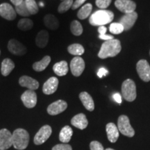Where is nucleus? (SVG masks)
Instances as JSON below:
<instances>
[{
	"instance_id": "obj_1",
	"label": "nucleus",
	"mask_w": 150,
	"mask_h": 150,
	"mask_svg": "<svg viewBox=\"0 0 150 150\" xmlns=\"http://www.w3.org/2000/svg\"><path fill=\"white\" fill-rule=\"evenodd\" d=\"M121 50V43L119 40L112 39L106 40L102 45L98 53V56L102 59L108 57H114L120 52Z\"/></svg>"
},
{
	"instance_id": "obj_2",
	"label": "nucleus",
	"mask_w": 150,
	"mask_h": 150,
	"mask_svg": "<svg viewBox=\"0 0 150 150\" xmlns=\"http://www.w3.org/2000/svg\"><path fill=\"white\" fill-rule=\"evenodd\" d=\"M114 18V14L111 11L108 10H99L95 11L89 18V22L91 25L104 26L112 21Z\"/></svg>"
},
{
	"instance_id": "obj_3",
	"label": "nucleus",
	"mask_w": 150,
	"mask_h": 150,
	"mask_svg": "<svg viewBox=\"0 0 150 150\" xmlns=\"http://www.w3.org/2000/svg\"><path fill=\"white\" fill-rule=\"evenodd\" d=\"M13 146L18 150L25 149L29 142V134L24 129H17L12 134Z\"/></svg>"
},
{
	"instance_id": "obj_4",
	"label": "nucleus",
	"mask_w": 150,
	"mask_h": 150,
	"mask_svg": "<svg viewBox=\"0 0 150 150\" xmlns=\"http://www.w3.org/2000/svg\"><path fill=\"white\" fill-rule=\"evenodd\" d=\"M122 97L127 102H133L136 98V86L133 80H125L122 85Z\"/></svg>"
},
{
	"instance_id": "obj_5",
	"label": "nucleus",
	"mask_w": 150,
	"mask_h": 150,
	"mask_svg": "<svg viewBox=\"0 0 150 150\" xmlns=\"http://www.w3.org/2000/svg\"><path fill=\"white\" fill-rule=\"evenodd\" d=\"M117 128L120 133L124 136L131 138L135 135L134 129L131 127L129 117L127 115H122L120 116L117 121Z\"/></svg>"
},
{
	"instance_id": "obj_6",
	"label": "nucleus",
	"mask_w": 150,
	"mask_h": 150,
	"mask_svg": "<svg viewBox=\"0 0 150 150\" xmlns=\"http://www.w3.org/2000/svg\"><path fill=\"white\" fill-rule=\"evenodd\" d=\"M136 70L140 78L145 82L150 81V65L145 59L140 60L137 63Z\"/></svg>"
},
{
	"instance_id": "obj_7",
	"label": "nucleus",
	"mask_w": 150,
	"mask_h": 150,
	"mask_svg": "<svg viewBox=\"0 0 150 150\" xmlns=\"http://www.w3.org/2000/svg\"><path fill=\"white\" fill-rule=\"evenodd\" d=\"M52 127L50 125H44L38 131V133H36L33 142L37 145H42L48 140V138L52 135Z\"/></svg>"
},
{
	"instance_id": "obj_8",
	"label": "nucleus",
	"mask_w": 150,
	"mask_h": 150,
	"mask_svg": "<svg viewBox=\"0 0 150 150\" xmlns=\"http://www.w3.org/2000/svg\"><path fill=\"white\" fill-rule=\"evenodd\" d=\"M70 70L74 76H79L85 69V62L80 56H75L70 62Z\"/></svg>"
},
{
	"instance_id": "obj_9",
	"label": "nucleus",
	"mask_w": 150,
	"mask_h": 150,
	"mask_svg": "<svg viewBox=\"0 0 150 150\" xmlns=\"http://www.w3.org/2000/svg\"><path fill=\"white\" fill-rule=\"evenodd\" d=\"M8 51L16 56H23L27 52V49L22 43L16 39H11L8 43Z\"/></svg>"
},
{
	"instance_id": "obj_10",
	"label": "nucleus",
	"mask_w": 150,
	"mask_h": 150,
	"mask_svg": "<svg viewBox=\"0 0 150 150\" xmlns=\"http://www.w3.org/2000/svg\"><path fill=\"white\" fill-rule=\"evenodd\" d=\"M115 6L118 10L125 14L134 12L136 8V4L131 0H116Z\"/></svg>"
},
{
	"instance_id": "obj_11",
	"label": "nucleus",
	"mask_w": 150,
	"mask_h": 150,
	"mask_svg": "<svg viewBox=\"0 0 150 150\" xmlns=\"http://www.w3.org/2000/svg\"><path fill=\"white\" fill-rule=\"evenodd\" d=\"M21 99L26 107L32 108L37 104V95L34 91L27 90L22 95Z\"/></svg>"
},
{
	"instance_id": "obj_12",
	"label": "nucleus",
	"mask_w": 150,
	"mask_h": 150,
	"mask_svg": "<svg viewBox=\"0 0 150 150\" xmlns=\"http://www.w3.org/2000/svg\"><path fill=\"white\" fill-rule=\"evenodd\" d=\"M16 11L10 4L3 3L0 5V16L7 20H14L16 18Z\"/></svg>"
},
{
	"instance_id": "obj_13",
	"label": "nucleus",
	"mask_w": 150,
	"mask_h": 150,
	"mask_svg": "<svg viewBox=\"0 0 150 150\" xmlns=\"http://www.w3.org/2000/svg\"><path fill=\"white\" fill-rule=\"evenodd\" d=\"M13 145L12 134L6 129L0 130V150H6Z\"/></svg>"
},
{
	"instance_id": "obj_14",
	"label": "nucleus",
	"mask_w": 150,
	"mask_h": 150,
	"mask_svg": "<svg viewBox=\"0 0 150 150\" xmlns=\"http://www.w3.org/2000/svg\"><path fill=\"white\" fill-rule=\"evenodd\" d=\"M67 108V104L65 101L59 100L56 101L49 105L47 107V112L50 115H56L65 111Z\"/></svg>"
},
{
	"instance_id": "obj_15",
	"label": "nucleus",
	"mask_w": 150,
	"mask_h": 150,
	"mask_svg": "<svg viewBox=\"0 0 150 150\" xmlns=\"http://www.w3.org/2000/svg\"><path fill=\"white\" fill-rule=\"evenodd\" d=\"M138 19V13L136 12H132L130 13L125 14L120 19V23L123 26L125 31H128L134 25L135 22Z\"/></svg>"
},
{
	"instance_id": "obj_16",
	"label": "nucleus",
	"mask_w": 150,
	"mask_h": 150,
	"mask_svg": "<svg viewBox=\"0 0 150 150\" xmlns=\"http://www.w3.org/2000/svg\"><path fill=\"white\" fill-rule=\"evenodd\" d=\"M59 86V79L55 76L50 77L43 84L42 92L45 95H52L57 91Z\"/></svg>"
},
{
	"instance_id": "obj_17",
	"label": "nucleus",
	"mask_w": 150,
	"mask_h": 150,
	"mask_svg": "<svg viewBox=\"0 0 150 150\" xmlns=\"http://www.w3.org/2000/svg\"><path fill=\"white\" fill-rule=\"evenodd\" d=\"M19 83L22 87H25L28 90H31V91H35L39 88V83L37 80L26 75L20 78Z\"/></svg>"
},
{
	"instance_id": "obj_18",
	"label": "nucleus",
	"mask_w": 150,
	"mask_h": 150,
	"mask_svg": "<svg viewBox=\"0 0 150 150\" xmlns=\"http://www.w3.org/2000/svg\"><path fill=\"white\" fill-rule=\"evenodd\" d=\"M71 124L73 126L79 129H85L88 125V121L85 114L79 113L74 116L71 120Z\"/></svg>"
},
{
	"instance_id": "obj_19",
	"label": "nucleus",
	"mask_w": 150,
	"mask_h": 150,
	"mask_svg": "<svg viewBox=\"0 0 150 150\" xmlns=\"http://www.w3.org/2000/svg\"><path fill=\"white\" fill-rule=\"evenodd\" d=\"M106 131L107 134L108 139L110 142L114 143L117 141L119 138L120 131L117 126L114 123H108L106 126Z\"/></svg>"
},
{
	"instance_id": "obj_20",
	"label": "nucleus",
	"mask_w": 150,
	"mask_h": 150,
	"mask_svg": "<svg viewBox=\"0 0 150 150\" xmlns=\"http://www.w3.org/2000/svg\"><path fill=\"white\" fill-rule=\"evenodd\" d=\"M50 38L48 31L46 30H41L37 33L35 37V44L40 48H44L47 45Z\"/></svg>"
},
{
	"instance_id": "obj_21",
	"label": "nucleus",
	"mask_w": 150,
	"mask_h": 150,
	"mask_svg": "<svg viewBox=\"0 0 150 150\" xmlns=\"http://www.w3.org/2000/svg\"><path fill=\"white\" fill-rule=\"evenodd\" d=\"M79 99L86 109L93 111L95 109V103L93 98L87 92H82L79 94Z\"/></svg>"
},
{
	"instance_id": "obj_22",
	"label": "nucleus",
	"mask_w": 150,
	"mask_h": 150,
	"mask_svg": "<svg viewBox=\"0 0 150 150\" xmlns=\"http://www.w3.org/2000/svg\"><path fill=\"white\" fill-rule=\"evenodd\" d=\"M45 27L49 29L56 30L59 27V21L56 16L52 14H47L43 19Z\"/></svg>"
},
{
	"instance_id": "obj_23",
	"label": "nucleus",
	"mask_w": 150,
	"mask_h": 150,
	"mask_svg": "<svg viewBox=\"0 0 150 150\" xmlns=\"http://www.w3.org/2000/svg\"><path fill=\"white\" fill-rule=\"evenodd\" d=\"M54 72L59 76H63L68 72V64L66 61H61L55 63L53 66Z\"/></svg>"
},
{
	"instance_id": "obj_24",
	"label": "nucleus",
	"mask_w": 150,
	"mask_h": 150,
	"mask_svg": "<svg viewBox=\"0 0 150 150\" xmlns=\"http://www.w3.org/2000/svg\"><path fill=\"white\" fill-rule=\"evenodd\" d=\"M15 68V63L10 59H5L1 62V73L3 76H7Z\"/></svg>"
},
{
	"instance_id": "obj_25",
	"label": "nucleus",
	"mask_w": 150,
	"mask_h": 150,
	"mask_svg": "<svg viewBox=\"0 0 150 150\" xmlns=\"http://www.w3.org/2000/svg\"><path fill=\"white\" fill-rule=\"evenodd\" d=\"M73 134V131L70 126H65L60 131L59 140L63 143H67L70 141Z\"/></svg>"
},
{
	"instance_id": "obj_26",
	"label": "nucleus",
	"mask_w": 150,
	"mask_h": 150,
	"mask_svg": "<svg viewBox=\"0 0 150 150\" xmlns=\"http://www.w3.org/2000/svg\"><path fill=\"white\" fill-rule=\"evenodd\" d=\"M50 62H51V57L50 56H45L41 61L33 63L32 65L33 69L36 72H42L47 67Z\"/></svg>"
},
{
	"instance_id": "obj_27",
	"label": "nucleus",
	"mask_w": 150,
	"mask_h": 150,
	"mask_svg": "<svg viewBox=\"0 0 150 150\" xmlns=\"http://www.w3.org/2000/svg\"><path fill=\"white\" fill-rule=\"evenodd\" d=\"M92 9H93V5L91 4H86L79 9L77 13V17L80 20H85L91 15Z\"/></svg>"
},
{
	"instance_id": "obj_28",
	"label": "nucleus",
	"mask_w": 150,
	"mask_h": 150,
	"mask_svg": "<svg viewBox=\"0 0 150 150\" xmlns=\"http://www.w3.org/2000/svg\"><path fill=\"white\" fill-rule=\"evenodd\" d=\"M67 51L69 53L72 55H74L76 56H81L82 54H83L85 50H84L83 47L80 44H77V43H75V44H72L67 47Z\"/></svg>"
},
{
	"instance_id": "obj_29",
	"label": "nucleus",
	"mask_w": 150,
	"mask_h": 150,
	"mask_svg": "<svg viewBox=\"0 0 150 150\" xmlns=\"http://www.w3.org/2000/svg\"><path fill=\"white\" fill-rule=\"evenodd\" d=\"M33 27V22L31 19L23 18L20 20L18 23V27L22 31H27L31 29Z\"/></svg>"
},
{
	"instance_id": "obj_30",
	"label": "nucleus",
	"mask_w": 150,
	"mask_h": 150,
	"mask_svg": "<svg viewBox=\"0 0 150 150\" xmlns=\"http://www.w3.org/2000/svg\"><path fill=\"white\" fill-rule=\"evenodd\" d=\"M70 31L73 35L79 36L83 33V27L77 20H73L70 24Z\"/></svg>"
},
{
	"instance_id": "obj_31",
	"label": "nucleus",
	"mask_w": 150,
	"mask_h": 150,
	"mask_svg": "<svg viewBox=\"0 0 150 150\" xmlns=\"http://www.w3.org/2000/svg\"><path fill=\"white\" fill-rule=\"evenodd\" d=\"M24 2L31 16L35 15L38 12V6L35 0H24Z\"/></svg>"
},
{
	"instance_id": "obj_32",
	"label": "nucleus",
	"mask_w": 150,
	"mask_h": 150,
	"mask_svg": "<svg viewBox=\"0 0 150 150\" xmlns=\"http://www.w3.org/2000/svg\"><path fill=\"white\" fill-rule=\"evenodd\" d=\"M73 3H74L73 0H63L58 8L59 13H64L67 12L69 9L72 8Z\"/></svg>"
},
{
	"instance_id": "obj_33",
	"label": "nucleus",
	"mask_w": 150,
	"mask_h": 150,
	"mask_svg": "<svg viewBox=\"0 0 150 150\" xmlns=\"http://www.w3.org/2000/svg\"><path fill=\"white\" fill-rule=\"evenodd\" d=\"M15 10H16L17 13H18V15H20V16L29 17L31 16V14H30L29 11H28L27 6H26V4H25V2H24V1L22 4H20V5L16 6Z\"/></svg>"
},
{
	"instance_id": "obj_34",
	"label": "nucleus",
	"mask_w": 150,
	"mask_h": 150,
	"mask_svg": "<svg viewBox=\"0 0 150 150\" xmlns=\"http://www.w3.org/2000/svg\"><path fill=\"white\" fill-rule=\"evenodd\" d=\"M109 31L112 34H120L125 31L123 26L120 22L111 23L109 26Z\"/></svg>"
},
{
	"instance_id": "obj_35",
	"label": "nucleus",
	"mask_w": 150,
	"mask_h": 150,
	"mask_svg": "<svg viewBox=\"0 0 150 150\" xmlns=\"http://www.w3.org/2000/svg\"><path fill=\"white\" fill-rule=\"evenodd\" d=\"M106 31H107V28L105 26H101L98 28V32L99 33V38L102 40H104L105 41L110 40L114 39V37L112 35H107L106 34Z\"/></svg>"
},
{
	"instance_id": "obj_36",
	"label": "nucleus",
	"mask_w": 150,
	"mask_h": 150,
	"mask_svg": "<svg viewBox=\"0 0 150 150\" xmlns=\"http://www.w3.org/2000/svg\"><path fill=\"white\" fill-rule=\"evenodd\" d=\"M112 0H96L95 4L98 8H101L102 10H104L105 8H108L111 3Z\"/></svg>"
},
{
	"instance_id": "obj_37",
	"label": "nucleus",
	"mask_w": 150,
	"mask_h": 150,
	"mask_svg": "<svg viewBox=\"0 0 150 150\" xmlns=\"http://www.w3.org/2000/svg\"><path fill=\"white\" fill-rule=\"evenodd\" d=\"M91 150H105L104 147L98 141H92L90 144Z\"/></svg>"
},
{
	"instance_id": "obj_38",
	"label": "nucleus",
	"mask_w": 150,
	"mask_h": 150,
	"mask_svg": "<svg viewBox=\"0 0 150 150\" xmlns=\"http://www.w3.org/2000/svg\"><path fill=\"white\" fill-rule=\"evenodd\" d=\"M52 150H72V148L68 144H59L54 146Z\"/></svg>"
},
{
	"instance_id": "obj_39",
	"label": "nucleus",
	"mask_w": 150,
	"mask_h": 150,
	"mask_svg": "<svg viewBox=\"0 0 150 150\" xmlns=\"http://www.w3.org/2000/svg\"><path fill=\"white\" fill-rule=\"evenodd\" d=\"M86 0H76L74 3H73L72 9V10H76L78 8H79L81 6H82Z\"/></svg>"
},
{
	"instance_id": "obj_40",
	"label": "nucleus",
	"mask_w": 150,
	"mask_h": 150,
	"mask_svg": "<svg viewBox=\"0 0 150 150\" xmlns=\"http://www.w3.org/2000/svg\"><path fill=\"white\" fill-rule=\"evenodd\" d=\"M108 74V71L106 70L104 67H101L99 69L98 72H97V76H99V78H102L104 76H106Z\"/></svg>"
},
{
	"instance_id": "obj_41",
	"label": "nucleus",
	"mask_w": 150,
	"mask_h": 150,
	"mask_svg": "<svg viewBox=\"0 0 150 150\" xmlns=\"http://www.w3.org/2000/svg\"><path fill=\"white\" fill-rule=\"evenodd\" d=\"M112 98H113L114 100L119 104H120L122 103V97L119 93H117L114 94V95H112Z\"/></svg>"
},
{
	"instance_id": "obj_42",
	"label": "nucleus",
	"mask_w": 150,
	"mask_h": 150,
	"mask_svg": "<svg viewBox=\"0 0 150 150\" xmlns=\"http://www.w3.org/2000/svg\"><path fill=\"white\" fill-rule=\"evenodd\" d=\"M10 1H11V3H12L13 4H14L16 6H18L20 5V4H22L24 0H10Z\"/></svg>"
},
{
	"instance_id": "obj_43",
	"label": "nucleus",
	"mask_w": 150,
	"mask_h": 150,
	"mask_svg": "<svg viewBox=\"0 0 150 150\" xmlns=\"http://www.w3.org/2000/svg\"><path fill=\"white\" fill-rule=\"evenodd\" d=\"M105 150H115V149H111V148H107V149H106Z\"/></svg>"
},
{
	"instance_id": "obj_44",
	"label": "nucleus",
	"mask_w": 150,
	"mask_h": 150,
	"mask_svg": "<svg viewBox=\"0 0 150 150\" xmlns=\"http://www.w3.org/2000/svg\"><path fill=\"white\" fill-rule=\"evenodd\" d=\"M40 5L41 6H44V5H43V4H42V2H40Z\"/></svg>"
},
{
	"instance_id": "obj_45",
	"label": "nucleus",
	"mask_w": 150,
	"mask_h": 150,
	"mask_svg": "<svg viewBox=\"0 0 150 150\" xmlns=\"http://www.w3.org/2000/svg\"><path fill=\"white\" fill-rule=\"evenodd\" d=\"M0 54H1V51H0Z\"/></svg>"
},
{
	"instance_id": "obj_46",
	"label": "nucleus",
	"mask_w": 150,
	"mask_h": 150,
	"mask_svg": "<svg viewBox=\"0 0 150 150\" xmlns=\"http://www.w3.org/2000/svg\"><path fill=\"white\" fill-rule=\"evenodd\" d=\"M149 54H150V51H149Z\"/></svg>"
},
{
	"instance_id": "obj_47",
	"label": "nucleus",
	"mask_w": 150,
	"mask_h": 150,
	"mask_svg": "<svg viewBox=\"0 0 150 150\" xmlns=\"http://www.w3.org/2000/svg\"><path fill=\"white\" fill-rule=\"evenodd\" d=\"M62 1H63V0H62Z\"/></svg>"
}]
</instances>
